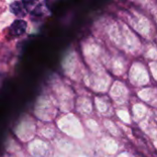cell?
I'll list each match as a JSON object with an SVG mask.
<instances>
[{
  "label": "cell",
  "instance_id": "cell-1",
  "mask_svg": "<svg viewBox=\"0 0 157 157\" xmlns=\"http://www.w3.org/2000/svg\"><path fill=\"white\" fill-rule=\"evenodd\" d=\"M26 28H27V23L24 21V20H16L14 21V23L11 25L10 27V34L14 37H17V36H20L22 35L25 30H26Z\"/></svg>",
  "mask_w": 157,
  "mask_h": 157
},
{
  "label": "cell",
  "instance_id": "cell-2",
  "mask_svg": "<svg viewBox=\"0 0 157 157\" xmlns=\"http://www.w3.org/2000/svg\"><path fill=\"white\" fill-rule=\"evenodd\" d=\"M11 10L15 15L18 17H24L27 13V7L24 2H14L11 5Z\"/></svg>",
  "mask_w": 157,
  "mask_h": 157
}]
</instances>
